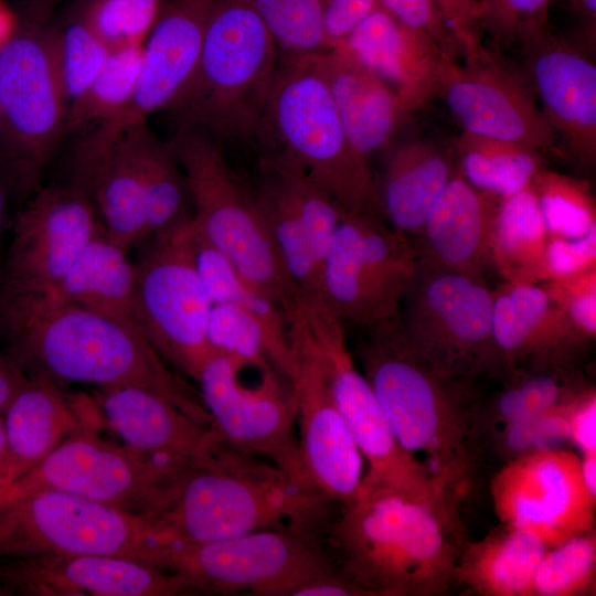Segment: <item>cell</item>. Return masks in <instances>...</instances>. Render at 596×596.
<instances>
[{"label":"cell","mask_w":596,"mask_h":596,"mask_svg":"<svg viewBox=\"0 0 596 596\" xmlns=\"http://www.w3.org/2000/svg\"><path fill=\"white\" fill-rule=\"evenodd\" d=\"M460 500L447 489L417 498L360 485L352 499L337 504L324 546L362 596L445 595L468 542Z\"/></svg>","instance_id":"cell-1"},{"label":"cell","mask_w":596,"mask_h":596,"mask_svg":"<svg viewBox=\"0 0 596 596\" xmlns=\"http://www.w3.org/2000/svg\"><path fill=\"white\" fill-rule=\"evenodd\" d=\"M0 330L8 354L26 374L145 389L213 426L199 389L173 371L146 336L105 316L67 304L0 300Z\"/></svg>","instance_id":"cell-2"},{"label":"cell","mask_w":596,"mask_h":596,"mask_svg":"<svg viewBox=\"0 0 596 596\" xmlns=\"http://www.w3.org/2000/svg\"><path fill=\"white\" fill-rule=\"evenodd\" d=\"M397 317V316H396ZM362 328L356 356L400 446L464 499L477 460L471 381L438 374L406 343L397 318Z\"/></svg>","instance_id":"cell-3"},{"label":"cell","mask_w":596,"mask_h":596,"mask_svg":"<svg viewBox=\"0 0 596 596\" xmlns=\"http://www.w3.org/2000/svg\"><path fill=\"white\" fill-rule=\"evenodd\" d=\"M337 503L270 461L228 443L189 469L149 519L159 544L206 542L252 532H297L324 542Z\"/></svg>","instance_id":"cell-4"},{"label":"cell","mask_w":596,"mask_h":596,"mask_svg":"<svg viewBox=\"0 0 596 596\" xmlns=\"http://www.w3.org/2000/svg\"><path fill=\"white\" fill-rule=\"evenodd\" d=\"M279 53L247 0H221L196 66L170 110L177 128L196 129L224 149L251 146L264 115Z\"/></svg>","instance_id":"cell-5"},{"label":"cell","mask_w":596,"mask_h":596,"mask_svg":"<svg viewBox=\"0 0 596 596\" xmlns=\"http://www.w3.org/2000/svg\"><path fill=\"white\" fill-rule=\"evenodd\" d=\"M322 53L279 56L251 146L292 158L347 213H380L371 163L347 137L328 85Z\"/></svg>","instance_id":"cell-6"},{"label":"cell","mask_w":596,"mask_h":596,"mask_svg":"<svg viewBox=\"0 0 596 596\" xmlns=\"http://www.w3.org/2000/svg\"><path fill=\"white\" fill-rule=\"evenodd\" d=\"M47 0H30L0 44V170L22 204L65 135L67 107L57 83Z\"/></svg>","instance_id":"cell-7"},{"label":"cell","mask_w":596,"mask_h":596,"mask_svg":"<svg viewBox=\"0 0 596 596\" xmlns=\"http://www.w3.org/2000/svg\"><path fill=\"white\" fill-rule=\"evenodd\" d=\"M187 178L200 233L238 274L276 301L288 320L301 300L268 233L251 187L225 149L205 134L177 128L167 141Z\"/></svg>","instance_id":"cell-8"},{"label":"cell","mask_w":596,"mask_h":596,"mask_svg":"<svg viewBox=\"0 0 596 596\" xmlns=\"http://www.w3.org/2000/svg\"><path fill=\"white\" fill-rule=\"evenodd\" d=\"M396 318L408 347L438 374L464 380L503 376L492 336V290L483 275L449 268L417 253Z\"/></svg>","instance_id":"cell-9"},{"label":"cell","mask_w":596,"mask_h":596,"mask_svg":"<svg viewBox=\"0 0 596 596\" xmlns=\"http://www.w3.org/2000/svg\"><path fill=\"white\" fill-rule=\"evenodd\" d=\"M149 563L180 576L191 594L297 596L304 587L339 573L322 540L278 530L157 544Z\"/></svg>","instance_id":"cell-10"},{"label":"cell","mask_w":596,"mask_h":596,"mask_svg":"<svg viewBox=\"0 0 596 596\" xmlns=\"http://www.w3.org/2000/svg\"><path fill=\"white\" fill-rule=\"evenodd\" d=\"M156 544L147 518L85 497L34 489L0 499V560L111 555L149 564Z\"/></svg>","instance_id":"cell-11"},{"label":"cell","mask_w":596,"mask_h":596,"mask_svg":"<svg viewBox=\"0 0 596 596\" xmlns=\"http://www.w3.org/2000/svg\"><path fill=\"white\" fill-rule=\"evenodd\" d=\"M193 214L141 243L135 265V307L158 353L195 381L212 353L206 327L212 302L196 272Z\"/></svg>","instance_id":"cell-12"},{"label":"cell","mask_w":596,"mask_h":596,"mask_svg":"<svg viewBox=\"0 0 596 596\" xmlns=\"http://www.w3.org/2000/svg\"><path fill=\"white\" fill-rule=\"evenodd\" d=\"M195 464L151 456L97 437L84 427L0 493L10 498L34 489L85 497L148 520Z\"/></svg>","instance_id":"cell-13"},{"label":"cell","mask_w":596,"mask_h":596,"mask_svg":"<svg viewBox=\"0 0 596 596\" xmlns=\"http://www.w3.org/2000/svg\"><path fill=\"white\" fill-rule=\"evenodd\" d=\"M295 311L316 348L332 400L368 461L360 485L417 498L446 489L397 443L370 383L354 363L338 316L322 301H300Z\"/></svg>","instance_id":"cell-14"},{"label":"cell","mask_w":596,"mask_h":596,"mask_svg":"<svg viewBox=\"0 0 596 596\" xmlns=\"http://www.w3.org/2000/svg\"><path fill=\"white\" fill-rule=\"evenodd\" d=\"M416 265L413 240L380 213L345 212L321 266V297L343 324L362 329L391 320Z\"/></svg>","instance_id":"cell-15"},{"label":"cell","mask_w":596,"mask_h":596,"mask_svg":"<svg viewBox=\"0 0 596 596\" xmlns=\"http://www.w3.org/2000/svg\"><path fill=\"white\" fill-rule=\"evenodd\" d=\"M242 365L212 352L195 379L215 430L231 446L270 461L302 486L316 488L305 471L295 434L292 382L267 365L259 370L255 384H244Z\"/></svg>","instance_id":"cell-16"},{"label":"cell","mask_w":596,"mask_h":596,"mask_svg":"<svg viewBox=\"0 0 596 596\" xmlns=\"http://www.w3.org/2000/svg\"><path fill=\"white\" fill-rule=\"evenodd\" d=\"M103 226L85 191L73 183L39 187L13 222L0 268V297H42L60 284Z\"/></svg>","instance_id":"cell-17"},{"label":"cell","mask_w":596,"mask_h":596,"mask_svg":"<svg viewBox=\"0 0 596 596\" xmlns=\"http://www.w3.org/2000/svg\"><path fill=\"white\" fill-rule=\"evenodd\" d=\"M490 492L501 524L532 531L547 547L595 529L596 498L583 482L581 457L565 448L504 461Z\"/></svg>","instance_id":"cell-18"},{"label":"cell","mask_w":596,"mask_h":596,"mask_svg":"<svg viewBox=\"0 0 596 596\" xmlns=\"http://www.w3.org/2000/svg\"><path fill=\"white\" fill-rule=\"evenodd\" d=\"M456 62L439 95L462 131L556 152V137L523 71L483 46Z\"/></svg>","instance_id":"cell-19"},{"label":"cell","mask_w":596,"mask_h":596,"mask_svg":"<svg viewBox=\"0 0 596 596\" xmlns=\"http://www.w3.org/2000/svg\"><path fill=\"white\" fill-rule=\"evenodd\" d=\"M584 46L549 25L519 45L556 151L590 170L596 163V65Z\"/></svg>","instance_id":"cell-20"},{"label":"cell","mask_w":596,"mask_h":596,"mask_svg":"<svg viewBox=\"0 0 596 596\" xmlns=\"http://www.w3.org/2000/svg\"><path fill=\"white\" fill-rule=\"evenodd\" d=\"M289 330L299 449L310 482L336 503L352 499L363 478L362 454L336 406L316 348L295 311Z\"/></svg>","instance_id":"cell-21"},{"label":"cell","mask_w":596,"mask_h":596,"mask_svg":"<svg viewBox=\"0 0 596 596\" xmlns=\"http://www.w3.org/2000/svg\"><path fill=\"white\" fill-rule=\"evenodd\" d=\"M221 0H170L143 44L135 94L117 117L100 123L82 147L98 153L107 150L127 128L146 123L152 113L167 108L191 77L210 19Z\"/></svg>","instance_id":"cell-22"},{"label":"cell","mask_w":596,"mask_h":596,"mask_svg":"<svg viewBox=\"0 0 596 596\" xmlns=\"http://www.w3.org/2000/svg\"><path fill=\"white\" fill-rule=\"evenodd\" d=\"M0 594L191 595L184 581L177 574L111 555H38L0 560Z\"/></svg>","instance_id":"cell-23"},{"label":"cell","mask_w":596,"mask_h":596,"mask_svg":"<svg viewBox=\"0 0 596 596\" xmlns=\"http://www.w3.org/2000/svg\"><path fill=\"white\" fill-rule=\"evenodd\" d=\"M492 336L503 376L577 366L592 340L570 321L543 283H501L492 290Z\"/></svg>","instance_id":"cell-24"},{"label":"cell","mask_w":596,"mask_h":596,"mask_svg":"<svg viewBox=\"0 0 596 596\" xmlns=\"http://www.w3.org/2000/svg\"><path fill=\"white\" fill-rule=\"evenodd\" d=\"M338 46L382 79L409 113L439 95L457 62L427 33L405 25L379 3Z\"/></svg>","instance_id":"cell-25"},{"label":"cell","mask_w":596,"mask_h":596,"mask_svg":"<svg viewBox=\"0 0 596 596\" xmlns=\"http://www.w3.org/2000/svg\"><path fill=\"white\" fill-rule=\"evenodd\" d=\"M98 401L105 418L126 445L151 456L199 465L225 443L213 426L145 389L105 387Z\"/></svg>","instance_id":"cell-26"},{"label":"cell","mask_w":596,"mask_h":596,"mask_svg":"<svg viewBox=\"0 0 596 596\" xmlns=\"http://www.w3.org/2000/svg\"><path fill=\"white\" fill-rule=\"evenodd\" d=\"M84 402L85 395L68 398L45 374H28L2 413L6 450L0 461V493L83 427Z\"/></svg>","instance_id":"cell-27"},{"label":"cell","mask_w":596,"mask_h":596,"mask_svg":"<svg viewBox=\"0 0 596 596\" xmlns=\"http://www.w3.org/2000/svg\"><path fill=\"white\" fill-rule=\"evenodd\" d=\"M499 199L479 191L459 171L430 207L416 251L449 268L483 275Z\"/></svg>","instance_id":"cell-28"},{"label":"cell","mask_w":596,"mask_h":596,"mask_svg":"<svg viewBox=\"0 0 596 596\" xmlns=\"http://www.w3.org/2000/svg\"><path fill=\"white\" fill-rule=\"evenodd\" d=\"M457 172L454 143L403 141L390 150L380 178H374L380 214L395 230L418 237L430 207Z\"/></svg>","instance_id":"cell-29"},{"label":"cell","mask_w":596,"mask_h":596,"mask_svg":"<svg viewBox=\"0 0 596 596\" xmlns=\"http://www.w3.org/2000/svg\"><path fill=\"white\" fill-rule=\"evenodd\" d=\"M146 123L127 128L99 157L73 168L71 183L87 193L108 237L129 251L143 241L140 142Z\"/></svg>","instance_id":"cell-30"},{"label":"cell","mask_w":596,"mask_h":596,"mask_svg":"<svg viewBox=\"0 0 596 596\" xmlns=\"http://www.w3.org/2000/svg\"><path fill=\"white\" fill-rule=\"evenodd\" d=\"M328 85L353 148L370 161L389 148L409 114L396 94L345 47L322 53Z\"/></svg>","instance_id":"cell-31"},{"label":"cell","mask_w":596,"mask_h":596,"mask_svg":"<svg viewBox=\"0 0 596 596\" xmlns=\"http://www.w3.org/2000/svg\"><path fill=\"white\" fill-rule=\"evenodd\" d=\"M127 253L102 226L55 289L42 297L20 299L82 307L146 336L135 307V265Z\"/></svg>","instance_id":"cell-32"},{"label":"cell","mask_w":596,"mask_h":596,"mask_svg":"<svg viewBox=\"0 0 596 596\" xmlns=\"http://www.w3.org/2000/svg\"><path fill=\"white\" fill-rule=\"evenodd\" d=\"M546 549L534 532L502 524L482 540L466 543L455 570V585L479 596H531Z\"/></svg>","instance_id":"cell-33"},{"label":"cell","mask_w":596,"mask_h":596,"mask_svg":"<svg viewBox=\"0 0 596 596\" xmlns=\"http://www.w3.org/2000/svg\"><path fill=\"white\" fill-rule=\"evenodd\" d=\"M504 386L479 401L473 423L476 450L507 425L567 402L590 387L577 366L511 372Z\"/></svg>","instance_id":"cell-34"},{"label":"cell","mask_w":596,"mask_h":596,"mask_svg":"<svg viewBox=\"0 0 596 596\" xmlns=\"http://www.w3.org/2000/svg\"><path fill=\"white\" fill-rule=\"evenodd\" d=\"M546 243L547 232L531 184L500 201L491 233L490 265L504 281H546Z\"/></svg>","instance_id":"cell-35"},{"label":"cell","mask_w":596,"mask_h":596,"mask_svg":"<svg viewBox=\"0 0 596 596\" xmlns=\"http://www.w3.org/2000/svg\"><path fill=\"white\" fill-rule=\"evenodd\" d=\"M246 180L278 256L301 300L323 301L320 265L308 234L276 174L257 153L253 175Z\"/></svg>","instance_id":"cell-36"},{"label":"cell","mask_w":596,"mask_h":596,"mask_svg":"<svg viewBox=\"0 0 596 596\" xmlns=\"http://www.w3.org/2000/svg\"><path fill=\"white\" fill-rule=\"evenodd\" d=\"M192 252L196 272L211 302L233 305L258 318L273 341L283 374L292 381L296 360L289 320L283 308L246 281L232 263L200 233L195 222Z\"/></svg>","instance_id":"cell-37"},{"label":"cell","mask_w":596,"mask_h":596,"mask_svg":"<svg viewBox=\"0 0 596 596\" xmlns=\"http://www.w3.org/2000/svg\"><path fill=\"white\" fill-rule=\"evenodd\" d=\"M459 173L479 191L499 199L528 188L544 167V152L518 141L461 131L454 141Z\"/></svg>","instance_id":"cell-38"},{"label":"cell","mask_w":596,"mask_h":596,"mask_svg":"<svg viewBox=\"0 0 596 596\" xmlns=\"http://www.w3.org/2000/svg\"><path fill=\"white\" fill-rule=\"evenodd\" d=\"M143 194V241L191 216L192 203L184 172L167 142L146 126L140 142Z\"/></svg>","instance_id":"cell-39"},{"label":"cell","mask_w":596,"mask_h":596,"mask_svg":"<svg viewBox=\"0 0 596 596\" xmlns=\"http://www.w3.org/2000/svg\"><path fill=\"white\" fill-rule=\"evenodd\" d=\"M143 44L109 51L102 68L83 96L73 104L66 117L65 134L120 115L136 91L142 62Z\"/></svg>","instance_id":"cell-40"},{"label":"cell","mask_w":596,"mask_h":596,"mask_svg":"<svg viewBox=\"0 0 596 596\" xmlns=\"http://www.w3.org/2000/svg\"><path fill=\"white\" fill-rule=\"evenodd\" d=\"M531 185L547 236L577 238L596 230L595 201L587 182L543 167Z\"/></svg>","instance_id":"cell-41"},{"label":"cell","mask_w":596,"mask_h":596,"mask_svg":"<svg viewBox=\"0 0 596 596\" xmlns=\"http://www.w3.org/2000/svg\"><path fill=\"white\" fill-rule=\"evenodd\" d=\"M51 51L60 91L68 111L99 72L110 49L81 17L61 26L52 24Z\"/></svg>","instance_id":"cell-42"},{"label":"cell","mask_w":596,"mask_h":596,"mask_svg":"<svg viewBox=\"0 0 596 596\" xmlns=\"http://www.w3.org/2000/svg\"><path fill=\"white\" fill-rule=\"evenodd\" d=\"M596 531L574 535L547 547L534 574L531 596L595 594Z\"/></svg>","instance_id":"cell-43"},{"label":"cell","mask_w":596,"mask_h":596,"mask_svg":"<svg viewBox=\"0 0 596 596\" xmlns=\"http://www.w3.org/2000/svg\"><path fill=\"white\" fill-rule=\"evenodd\" d=\"M268 29L279 56L327 51L323 0H247Z\"/></svg>","instance_id":"cell-44"},{"label":"cell","mask_w":596,"mask_h":596,"mask_svg":"<svg viewBox=\"0 0 596 596\" xmlns=\"http://www.w3.org/2000/svg\"><path fill=\"white\" fill-rule=\"evenodd\" d=\"M206 339L213 353L251 366L273 365L283 374L278 354L266 328L245 309L227 304H212Z\"/></svg>","instance_id":"cell-45"},{"label":"cell","mask_w":596,"mask_h":596,"mask_svg":"<svg viewBox=\"0 0 596 596\" xmlns=\"http://www.w3.org/2000/svg\"><path fill=\"white\" fill-rule=\"evenodd\" d=\"M163 0H93L83 19L110 49L143 44Z\"/></svg>","instance_id":"cell-46"},{"label":"cell","mask_w":596,"mask_h":596,"mask_svg":"<svg viewBox=\"0 0 596 596\" xmlns=\"http://www.w3.org/2000/svg\"><path fill=\"white\" fill-rule=\"evenodd\" d=\"M577 396L511 423L487 441L504 461L529 453L564 448L570 441V411Z\"/></svg>","instance_id":"cell-47"},{"label":"cell","mask_w":596,"mask_h":596,"mask_svg":"<svg viewBox=\"0 0 596 596\" xmlns=\"http://www.w3.org/2000/svg\"><path fill=\"white\" fill-rule=\"evenodd\" d=\"M552 0H479L478 23L498 49L520 45L544 29Z\"/></svg>","instance_id":"cell-48"},{"label":"cell","mask_w":596,"mask_h":596,"mask_svg":"<svg viewBox=\"0 0 596 596\" xmlns=\"http://www.w3.org/2000/svg\"><path fill=\"white\" fill-rule=\"evenodd\" d=\"M573 326L586 338L596 337V267L581 274L543 281Z\"/></svg>","instance_id":"cell-49"},{"label":"cell","mask_w":596,"mask_h":596,"mask_svg":"<svg viewBox=\"0 0 596 596\" xmlns=\"http://www.w3.org/2000/svg\"><path fill=\"white\" fill-rule=\"evenodd\" d=\"M405 25L425 32L453 58L461 55L459 44L432 0H377Z\"/></svg>","instance_id":"cell-50"},{"label":"cell","mask_w":596,"mask_h":596,"mask_svg":"<svg viewBox=\"0 0 596 596\" xmlns=\"http://www.w3.org/2000/svg\"><path fill=\"white\" fill-rule=\"evenodd\" d=\"M549 279H561L596 267V230L577 238L547 236Z\"/></svg>","instance_id":"cell-51"},{"label":"cell","mask_w":596,"mask_h":596,"mask_svg":"<svg viewBox=\"0 0 596 596\" xmlns=\"http://www.w3.org/2000/svg\"><path fill=\"white\" fill-rule=\"evenodd\" d=\"M459 44L461 56L475 54L485 45L478 23L479 0H432Z\"/></svg>","instance_id":"cell-52"},{"label":"cell","mask_w":596,"mask_h":596,"mask_svg":"<svg viewBox=\"0 0 596 596\" xmlns=\"http://www.w3.org/2000/svg\"><path fill=\"white\" fill-rule=\"evenodd\" d=\"M376 6L377 0H323L324 30L329 47L340 45L350 31Z\"/></svg>","instance_id":"cell-53"},{"label":"cell","mask_w":596,"mask_h":596,"mask_svg":"<svg viewBox=\"0 0 596 596\" xmlns=\"http://www.w3.org/2000/svg\"><path fill=\"white\" fill-rule=\"evenodd\" d=\"M570 441L581 451H596V392L590 386L573 402L570 415Z\"/></svg>","instance_id":"cell-54"},{"label":"cell","mask_w":596,"mask_h":596,"mask_svg":"<svg viewBox=\"0 0 596 596\" xmlns=\"http://www.w3.org/2000/svg\"><path fill=\"white\" fill-rule=\"evenodd\" d=\"M28 374L9 355L0 353V414H2L26 380Z\"/></svg>","instance_id":"cell-55"},{"label":"cell","mask_w":596,"mask_h":596,"mask_svg":"<svg viewBox=\"0 0 596 596\" xmlns=\"http://www.w3.org/2000/svg\"><path fill=\"white\" fill-rule=\"evenodd\" d=\"M567 3L581 19L583 43L590 46L592 42L595 43L596 0H567Z\"/></svg>","instance_id":"cell-56"},{"label":"cell","mask_w":596,"mask_h":596,"mask_svg":"<svg viewBox=\"0 0 596 596\" xmlns=\"http://www.w3.org/2000/svg\"><path fill=\"white\" fill-rule=\"evenodd\" d=\"M581 471L587 491L596 498V451L582 454Z\"/></svg>","instance_id":"cell-57"},{"label":"cell","mask_w":596,"mask_h":596,"mask_svg":"<svg viewBox=\"0 0 596 596\" xmlns=\"http://www.w3.org/2000/svg\"><path fill=\"white\" fill-rule=\"evenodd\" d=\"M12 200L9 183L0 170V247L8 221L9 202Z\"/></svg>","instance_id":"cell-58"},{"label":"cell","mask_w":596,"mask_h":596,"mask_svg":"<svg viewBox=\"0 0 596 596\" xmlns=\"http://www.w3.org/2000/svg\"><path fill=\"white\" fill-rule=\"evenodd\" d=\"M6 450V428H4V422L3 416L0 414V461L4 455Z\"/></svg>","instance_id":"cell-59"}]
</instances>
